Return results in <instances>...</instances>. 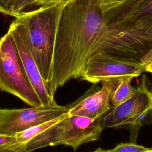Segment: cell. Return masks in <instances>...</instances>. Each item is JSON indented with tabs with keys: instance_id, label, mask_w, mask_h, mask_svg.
Masks as SVG:
<instances>
[{
	"instance_id": "obj_14",
	"label": "cell",
	"mask_w": 152,
	"mask_h": 152,
	"mask_svg": "<svg viewBox=\"0 0 152 152\" xmlns=\"http://www.w3.org/2000/svg\"><path fill=\"white\" fill-rule=\"evenodd\" d=\"M152 122V108L147 109L135 118L128 124L130 131V140L131 142H135L138 137L139 130L141 126Z\"/></svg>"
},
{
	"instance_id": "obj_12",
	"label": "cell",
	"mask_w": 152,
	"mask_h": 152,
	"mask_svg": "<svg viewBox=\"0 0 152 152\" xmlns=\"http://www.w3.org/2000/svg\"><path fill=\"white\" fill-rule=\"evenodd\" d=\"M132 79L131 78H124L107 81L110 87V103H111L112 107L124 102L135 92L136 87L131 86Z\"/></svg>"
},
{
	"instance_id": "obj_9",
	"label": "cell",
	"mask_w": 152,
	"mask_h": 152,
	"mask_svg": "<svg viewBox=\"0 0 152 152\" xmlns=\"http://www.w3.org/2000/svg\"><path fill=\"white\" fill-rule=\"evenodd\" d=\"M151 108L152 84L144 74L132 95L121 104L112 107L103 117L102 124L106 128L126 126L140 114Z\"/></svg>"
},
{
	"instance_id": "obj_11",
	"label": "cell",
	"mask_w": 152,
	"mask_h": 152,
	"mask_svg": "<svg viewBox=\"0 0 152 152\" xmlns=\"http://www.w3.org/2000/svg\"><path fill=\"white\" fill-rule=\"evenodd\" d=\"M152 14V0H126L103 14L106 26Z\"/></svg>"
},
{
	"instance_id": "obj_20",
	"label": "cell",
	"mask_w": 152,
	"mask_h": 152,
	"mask_svg": "<svg viewBox=\"0 0 152 152\" xmlns=\"http://www.w3.org/2000/svg\"><path fill=\"white\" fill-rule=\"evenodd\" d=\"M140 64L144 72L152 73V49L147 52L141 58Z\"/></svg>"
},
{
	"instance_id": "obj_15",
	"label": "cell",
	"mask_w": 152,
	"mask_h": 152,
	"mask_svg": "<svg viewBox=\"0 0 152 152\" xmlns=\"http://www.w3.org/2000/svg\"><path fill=\"white\" fill-rule=\"evenodd\" d=\"M150 148L145 147L141 145L136 144L135 142H125L117 145L115 147L109 150H102L97 148L92 152H147Z\"/></svg>"
},
{
	"instance_id": "obj_21",
	"label": "cell",
	"mask_w": 152,
	"mask_h": 152,
	"mask_svg": "<svg viewBox=\"0 0 152 152\" xmlns=\"http://www.w3.org/2000/svg\"><path fill=\"white\" fill-rule=\"evenodd\" d=\"M0 13L2 14L3 15H7L14 17V15L11 12V11L4 6L2 0H0Z\"/></svg>"
},
{
	"instance_id": "obj_10",
	"label": "cell",
	"mask_w": 152,
	"mask_h": 152,
	"mask_svg": "<svg viewBox=\"0 0 152 152\" xmlns=\"http://www.w3.org/2000/svg\"><path fill=\"white\" fill-rule=\"evenodd\" d=\"M102 84L101 88L93 86L81 97L68 104V115L97 119L108 112L112 108L110 87L108 81H102Z\"/></svg>"
},
{
	"instance_id": "obj_7",
	"label": "cell",
	"mask_w": 152,
	"mask_h": 152,
	"mask_svg": "<svg viewBox=\"0 0 152 152\" xmlns=\"http://www.w3.org/2000/svg\"><path fill=\"white\" fill-rule=\"evenodd\" d=\"M68 105L58 104L23 109H0V134L14 135L68 113Z\"/></svg>"
},
{
	"instance_id": "obj_16",
	"label": "cell",
	"mask_w": 152,
	"mask_h": 152,
	"mask_svg": "<svg viewBox=\"0 0 152 152\" xmlns=\"http://www.w3.org/2000/svg\"><path fill=\"white\" fill-rule=\"evenodd\" d=\"M20 147L15 135L0 134V152H17Z\"/></svg>"
},
{
	"instance_id": "obj_4",
	"label": "cell",
	"mask_w": 152,
	"mask_h": 152,
	"mask_svg": "<svg viewBox=\"0 0 152 152\" xmlns=\"http://www.w3.org/2000/svg\"><path fill=\"white\" fill-rule=\"evenodd\" d=\"M102 118L65 114L56 123L21 145L17 152H31L35 150L58 145L69 146L75 151L80 145L98 140L103 126Z\"/></svg>"
},
{
	"instance_id": "obj_18",
	"label": "cell",
	"mask_w": 152,
	"mask_h": 152,
	"mask_svg": "<svg viewBox=\"0 0 152 152\" xmlns=\"http://www.w3.org/2000/svg\"><path fill=\"white\" fill-rule=\"evenodd\" d=\"M74 0H33L30 7H47L51 5H62L73 1Z\"/></svg>"
},
{
	"instance_id": "obj_22",
	"label": "cell",
	"mask_w": 152,
	"mask_h": 152,
	"mask_svg": "<svg viewBox=\"0 0 152 152\" xmlns=\"http://www.w3.org/2000/svg\"><path fill=\"white\" fill-rule=\"evenodd\" d=\"M4 6L8 8V10L10 9L11 5V2H12V0H2Z\"/></svg>"
},
{
	"instance_id": "obj_23",
	"label": "cell",
	"mask_w": 152,
	"mask_h": 152,
	"mask_svg": "<svg viewBox=\"0 0 152 152\" xmlns=\"http://www.w3.org/2000/svg\"><path fill=\"white\" fill-rule=\"evenodd\" d=\"M147 152H152V148H150V150L148 151H147Z\"/></svg>"
},
{
	"instance_id": "obj_3",
	"label": "cell",
	"mask_w": 152,
	"mask_h": 152,
	"mask_svg": "<svg viewBox=\"0 0 152 152\" xmlns=\"http://www.w3.org/2000/svg\"><path fill=\"white\" fill-rule=\"evenodd\" d=\"M152 49V14L106 26L96 48L110 55L140 62Z\"/></svg>"
},
{
	"instance_id": "obj_1",
	"label": "cell",
	"mask_w": 152,
	"mask_h": 152,
	"mask_svg": "<svg viewBox=\"0 0 152 152\" xmlns=\"http://www.w3.org/2000/svg\"><path fill=\"white\" fill-rule=\"evenodd\" d=\"M103 13L97 0H74L63 7L55 36L49 95L71 79L80 78L104 31Z\"/></svg>"
},
{
	"instance_id": "obj_6",
	"label": "cell",
	"mask_w": 152,
	"mask_h": 152,
	"mask_svg": "<svg viewBox=\"0 0 152 152\" xmlns=\"http://www.w3.org/2000/svg\"><path fill=\"white\" fill-rule=\"evenodd\" d=\"M143 72L140 62L115 57L97 51L86 61L80 78L96 84L124 78L133 79Z\"/></svg>"
},
{
	"instance_id": "obj_17",
	"label": "cell",
	"mask_w": 152,
	"mask_h": 152,
	"mask_svg": "<svg viewBox=\"0 0 152 152\" xmlns=\"http://www.w3.org/2000/svg\"><path fill=\"white\" fill-rule=\"evenodd\" d=\"M33 0H12L10 11L14 17H17L24 10L31 6Z\"/></svg>"
},
{
	"instance_id": "obj_13",
	"label": "cell",
	"mask_w": 152,
	"mask_h": 152,
	"mask_svg": "<svg viewBox=\"0 0 152 152\" xmlns=\"http://www.w3.org/2000/svg\"><path fill=\"white\" fill-rule=\"evenodd\" d=\"M66 114V113H65ZM65 114L59 116L57 118L52 119L50 121H47L46 122L37 125L36 126H32L30 128H28L23 131L20 132H18L15 134L16 140L17 142L21 145L26 144L31 139L34 138L36 136L40 134L46 129H48L50 126L53 125L55 123H56ZM19 149V148H18Z\"/></svg>"
},
{
	"instance_id": "obj_19",
	"label": "cell",
	"mask_w": 152,
	"mask_h": 152,
	"mask_svg": "<svg viewBox=\"0 0 152 152\" xmlns=\"http://www.w3.org/2000/svg\"><path fill=\"white\" fill-rule=\"evenodd\" d=\"M126 0H97L99 7L103 14L122 4Z\"/></svg>"
},
{
	"instance_id": "obj_5",
	"label": "cell",
	"mask_w": 152,
	"mask_h": 152,
	"mask_svg": "<svg viewBox=\"0 0 152 152\" xmlns=\"http://www.w3.org/2000/svg\"><path fill=\"white\" fill-rule=\"evenodd\" d=\"M0 90L12 94L31 107L43 106L23 72L9 31L0 38Z\"/></svg>"
},
{
	"instance_id": "obj_8",
	"label": "cell",
	"mask_w": 152,
	"mask_h": 152,
	"mask_svg": "<svg viewBox=\"0 0 152 152\" xmlns=\"http://www.w3.org/2000/svg\"><path fill=\"white\" fill-rule=\"evenodd\" d=\"M8 31L14 41L23 72L42 105L56 104L54 98L48 93L46 84L32 55L27 30L22 20L18 17H15L10 25Z\"/></svg>"
},
{
	"instance_id": "obj_2",
	"label": "cell",
	"mask_w": 152,
	"mask_h": 152,
	"mask_svg": "<svg viewBox=\"0 0 152 152\" xmlns=\"http://www.w3.org/2000/svg\"><path fill=\"white\" fill-rule=\"evenodd\" d=\"M63 7H40L18 16L26 26L32 55L46 87L52 78L55 36Z\"/></svg>"
}]
</instances>
